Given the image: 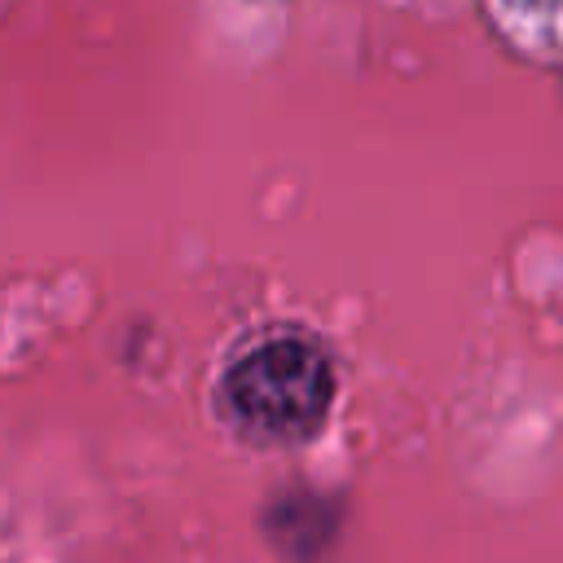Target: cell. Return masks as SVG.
Masks as SVG:
<instances>
[{
	"mask_svg": "<svg viewBox=\"0 0 563 563\" xmlns=\"http://www.w3.org/2000/svg\"><path fill=\"white\" fill-rule=\"evenodd\" d=\"M233 413L268 440L312 435L334 400L330 356L303 334H277L255 343L224 378Z\"/></svg>",
	"mask_w": 563,
	"mask_h": 563,
	"instance_id": "6da1fadb",
	"label": "cell"
}]
</instances>
